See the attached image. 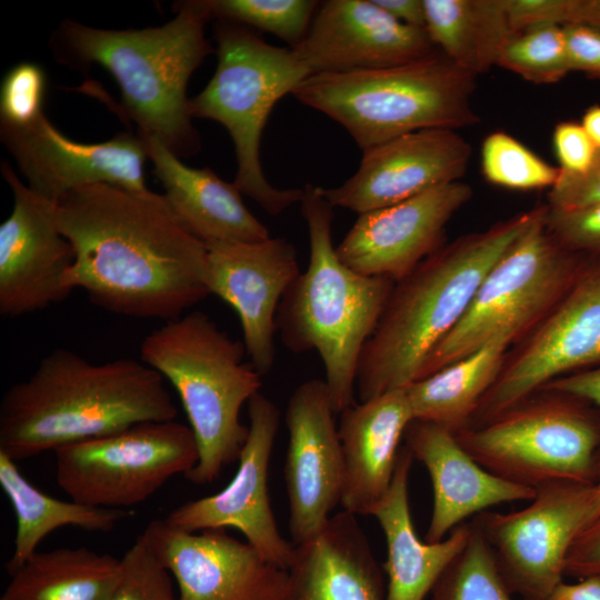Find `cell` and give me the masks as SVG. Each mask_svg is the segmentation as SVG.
<instances>
[{
    "mask_svg": "<svg viewBox=\"0 0 600 600\" xmlns=\"http://www.w3.org/2000/svg\"><path fill=\"white\" fill-rule=\"evenodd\" d=\"M553 146L560 170L574 176L584 173L598 152L581 123L572 121L560 122L556 126Z\"/></svg>",
    "mask_w": 600,
    "mask_h": 600,
    "instance_id": "cell-41",
    "label": "cell"
},
{
    "mask_svg": "<svg viewBox=\"0 0 600 600\" xmlns=\"http://www.w3.org/2000/svg\"><path fill=\"white\" fill-rule=\"evenodd\" d=\"M212 20L206 0L182 1L161 27L104 30L66 20L51 38L56 59L70 68L107 69L121 91L122 116L138 134L160 140L176 156L201 148L187 98L188 81L212 52L204 27Z\"/></svg>",
    "mask_w": 600,
    "mask_h": 600,
    "instance_id": "cell-3",
    "label": "cell"
},
{
    "mask_svg": "<svg viewBox=\"0 0 600 600\" xmlns=\"http://www.w3.org/2000/svg\"><path fill=\"white\" fill-rule=\"evenodd\" d=\"M142 536L171 572L180 600H283L288 570L226 529L184 532L152 520Z\"/></svg>",
    "mask_w": 600,
    "mask_h": 600,
    "instance_id": "cell-17",
    "label": "cell"
},
{
    "mask_svg": "<svg viewBox=\"0 0 600 600\" xmlns=\"http://www.w3.org/2000/svg\"><path fill=\"white\" fill-rule=\"evenodd\" d=\"M0 137L28 187L52 202L92 183L149 191L143 177L148 156L139 136L120 132L104 142L81 143L63 136L42 113L23 127L0 123Z\"/></svg>",
    "mask_w": 600,
    "mask_h": 600,
    "instance_id": "cell-18",
    "label": "cell"
},
{
    "mask_svg": "<svg viewBox=\"0 0 600 600\" xmlns=\"http://www.w3.org/2000/svg\"><path fill=\"white\" fill-rule=\"evenodd\" d=\"M564 573L578 580L600 578V514L574 539L566 560Z\"/></svg>",
    "mask_w": 600,
    "mask_h": 600,
    "instance_id": "cell-42",
    "label": "cell"
},
{
    "mask_svg": "<svg viewBox=\"0 0 600 600\" xmlns=\"http://www.w3.org/2000/svg\"><path fill=\"white\" fill-rule=\"evenodd\" d=\"M217 68L206 88L189 100L192 118L221 123L236 152L233 184L271 216L301 202L303 189H278L264 177L260 140L279 99L311 76L292 48L267 43L246 26L219 20L214 27Z\"/></svg>",
    "mask_w": 600,
    "mask_h": 600,
    "instance_id": "cell-8",
    "label": "cell"
},
{
    "mask_svg": "<svg viewBox=\"0 0 600 600\" xmlns=\"http://www.w3.org/2000/svg\"><path fill=\"white\" fill-rule=\"evenodd\" d=\"M249 434L232 480L219 492L184 502L163 520L179 531L233 528L260 554L289 570L296 546L280 532L268 491V471L279 428V410L258 392L248 401Z\"/></svg>",
    "mask_w": 600,
    "mask_h": 600,
    "instance_id": "cell-14",
    "label": "cell"
},
{
    "mask_svg": "<svg viewBox=\"0 0 600 600\" xmlns=\"http://www.w3.org/2000/svg\"><path fill=\"white\" fill-rule=\"evenodd\" d=\"M600 203V150L590 168L582 174L560 170L557 182L548 193V209L570 211Z\"/></svg>",
    "mask_w": 600,
    "mask_h": 600,
    "instance_id": "cell-40",
    "label": "cell"
},
{
    "mask_svg": "<svg viewBox=\"0 0 600 600\" xmlns=\"http://www.w3.org/2000/svg\"><path fill=\"white\" fill-rule=\"evenodd\" d=\"M541 207L459 238L396 282L359 360L360 401L420 378L432 350L467 312L484 277Z\"/></svg>",
    "mask_w": 600,
    "mask_h": 600,
    "instance_id": "cell-4",
    "label": "cell"
},
{
    "mask_svg": "<svg viewBox=\"0 0 600 600\" xmlns=\"http://www.w3.org/2000/svg\"><path fill=\"white\" fill-rule=\"evenodd\" d=\"M517 19L523 28L579 24L600 30V0H521Z\"/></svg>",
    "mask_w": 600,
    "mask_h": 600,
    "instance_id": "cell-38",
    "label": "cell"
},
{
    "mask_svg": "<svg viewBox=\"0 0 600 600\" xmlns=\"http://www.w3.org/2000/svg\"><path fill=\"white\" fill-rule=\"evenodd\" d=\"M46 90L43 69L33 62L13 66L3 77L0 89V123L23 127L42 112Z\"/></svg>",
    "mask_w": 600,
    "mask_h": 600,
    "instance_id": "cell-37",
    "label": "cell"
},
{
    "mask_svg": "<svg viewBox=\"0 0 600 600\" xmlns=\"http://www.w3.org/2000/svg\"><path fill=\"white\" fill-rule=\"evenodd\" d=\"M546 600H600V578L589 577L574 583L562 581Z\"/></svg>",
    "mask_w": 600,
    "mask_h": 600,
    "instance_id": "cell-46",
    "label": "cell"
},
{
    "mask_svg": "<svg viewBox=\"0 0 600 600\" xmlns=\"http://www.w3.org/2000/svg\"><path fill=\"white\" fill-rule=\"evenodd\" d=\"M283 600H386L387 587L354 514H332L322 530L296 546Z\"/></svg>",
    "mask_w": 600,
    "mask_h": 600,
    "instance_id": "cell-25",
    "label": "cell"
},
{
    "mask_svg": "<svg viewBox=\"0 0 600 600\" xmlns=\"http://www.w3.org/2000/svg\"><path fill=\"white\" fill-rule=\"evenodd\" d=\"M0 486L17 519L13 550L6 563L9 574L37 552L41 541L56 529L70 526L108 533L130 516L128 510L97 508L46 494L26 479L16 461L1 452Z\"/></svg>",
    "mask_w": 600,
    "mask_h": 600,
    "instance_id": "cell-31",
    "label": "cell"
},
{
    "mask_svg": "<svg viewBox=\"0 0 600 600\" xmlns=\"http://www.w3.org/2000/svg\"><path fill=\"white\" fill-rule=\"evenodd\" d=\"M138 136L144 142L170 208L204 244L258 242L270 237L264 224L244 206L233 182L223 181L209 168L186 166L154 137Z\"/></svg>",
    "mask_w": 600,
    "mask_h": 600,
    "instance_id": "cell-26",
    "label": "cell"
},
{
    "mask_svg": "<svg viewBox=\"0 0 600 600\" xmlns=\"http://www.w3.org/2000/svg\"><path fill=\"white\" fill-rule=\"evenodd\" d=\"M292 49L311 74L389 68L437 50L426 29L398 21L373 0L322 1Z\"/></svg>",
    "mask_w": 600,
    "mask_h": 600,
    "instance_id": "cell-22",
    "label": "cell"
},
{
    "mask_svg": "<svg viewBox=\"0 0 600 600\" xmlns=\"http://www.w3.org/2000/svg\"><path fill=\"white\" fill-rule=\"evenodd\" d=\"M581 126L596 148L600 150V106H593L584 112Z\"/></svg>",
    "mask_w": 600,
    "mask_h": 600,
    "instance_id": "cell-47",
    "label": "cell"
},
{
    "mask_svg": "<svg viewBox=\"0 0 600 600\" xmlns=\"http://www.w3.org/2000/svg\"><path fill=\"white\" fill-rule=\"evenodd\" d=\"M536 490L523 509L473 518L507 589L523 600H546L563 581L569 550L590 519L596 483L557 481Z\"/></svg>",
    "mask_w": 600,
    "mask_h": 600,
    "instance_id": "cell-12",
    "label": "cell"
},
{
    "mask_svg": "<svg viewBox=\"0 0 600 600\" xmlns=\"http://www.w3.org/2000/svg\"><path fill=\"white\" fill-rule=\"evenodd\" d=\"M413 457L401 447L389 492L372 517L387 544L386 600H424L451 560L464 547L471 523H461L439 542L421 541L409 504V473Z\"/></svg>",
    "mask_w": 600,
    "mask_h": 600,
    "instance_id": "cell-27",
    "label": "cell"
},
{
    "mask_svg": "<svg viewBox=\"0 0 600 600\" xmlns=\"http://www.w3.org/2000/svg\"><path fill=\"white\" fill-rule=\"evenodd\" d=\"M300 203L309 233V266L284 293L276 329L292 352H318L334 411L340 413L354 403L361 352L396 282L360 274L342 263L331 238L334 207L321 187L306 184Z\"/></svg>",
    "mask_w": 600,
    "mask_h": 600,
    "instance_id": "cell-5",
    "label": "cell"
},
{
    "mask_svg": "<svg viewBox=\"0 0 600 600\" xmlns=\"http://www.w3.org/2000/svg\"><path fill=\"white\" fill-rule=\"evenodd\" d=\"M177 414L163 377L141 360L92 363L58 348L3 393L0 452L17 462Z\"/></svg>",
    "mask_w": 600,
    "mask_h": 600,
    "instance_id": "cell-2",
    "label": "cell"
},
{
    "mask_svg": "<svg viewBox=\"0 0 600 600\" xmlns=\"http://www.w3.org/2000/svg\"><path fill=\"white\" fill-rule=\"evenodd\" d=\"M206 246L209 292L234 309L250 363L261 376L266 374L276 358L279 304L301 273L296 249L281 237Z\"/></svg>",
    "mask_w": 600,
    "mask_h": 600,
    "instance_id": "cell-19",
    "label": "cell"
},
{
    "mask_svg": "<svg viewBox=\"0 0 600 600\" xmlns=\"http://www.w3.org/2000/svg\"><path fill=\"white\" fill-rule=\"evenodd\" d=\"M54 214L74 252L70 287L102 309L167 322L210 294L207 246L163 194L86 184L67 192Z\"/></svg>",
    "mask_w": 600,
    "mask_h": 600,
    "instance_id": "cell-1",
    "label": "cell"
},
{
    "mask_svg": "<svg viewBox=\"0 0 600 600\" xmlns=\"http://www.w3.org/2000/svg\"><path fill=\"white\" fill-rule=\"evenodd\" d=\"M599 514H600V479L596 483L594 497H593V501H592V508H591V514H590L589 522L591 520H593Z\"/></svg>",
    "mask_w": 600,
    "mask_h": 600,
    "instance_id": "cell-48",
    "label": "cell"
},
{
    "mask_svg": "<svg viewBox=\"0 0 600 600\" xmlns=\"http://www.w3.org/2000/svg\"><path fill=\"white\" fill-rule=\"evenodd\" d=\"M423 6L433 46L476 77L497 66L516 33L507 0H423Z\"/></svg>",
    "mask_w": 600,
    "mask_h": 600,
    "instance_id": "cell-30",
    "label": "cell"
},
{
    "mask_svg": "<svg viewBox=\"0 0 600 600\" xmlns=\"http://www.w3.org/2000/svg\"><path fill=\"white\" fill-rule=\"evenodd\" d=\"M121 559V574L110 600H180L173 577L139 534Z\"/></svg>",
    "mask_w": 600,
    "mask_h": 600,
    "instance_id": "cell-36",
    "label": "cell"
},
{
    "mask_svg": "<svg viewBox=\"0 0 600 600\" xmlns=\"http://www.w3.org/2000/svg\"><path fill=\"white\" fill-rule=\"evenodd\" d=\"M562 28L570 70L600 79V30L579 24Z\"/></svg>",
    "mask_w": 600,
    "mask_h": 600,
    "instance_id": "cell-43",
    "label": "cell"
},
{
    "mask_svg": "<svg viewBox=\"0 0 600 600\" xmlns=\"http://www.w3.org/2000/svg\"><path fill=\"white\" fill-rule=\"evenodd\" d=\"M377 6L398 21L426 29L423 0H373Z\"/></svg>",
    "mask_w": 600,
    "mask_h": 600,
    "instance_id": "cell-45",
    "label": "cell"
},
{
    "mask_svg": "<svg viewBox=\"0 0 600 600\" xmlns=\"http://www.w3.org/2000/svg\"><path fill=\"white\" fill-rule=\"evenodd\" d=\"M546 227L566 249L582 254H600V203L570 211L547 207Z\"/></svg>",
    "mask_w": 600,
    "mask_h": 600,
    "instance_id": "cell-39",
    "label": "cell"
},
{
    "mask_svg": "<svg viewBox=\"0 0 600 600\" xmlns=\"http://www.w3.org/2000/svg\"><path fill=\"white\" fill-rule=\"evenodd\" d=\"M542 389L577 396L600 409V364L558 378Z\"/></svg>",
    "mask_w": 600,
    "mask_h": 600,
    "instance_id": "cell-44",
    "label": "cell"
},
{
    "mask_svg": "<svg viewBox=\"0 0 600 600\" xmlns=\"http://www.w3.org/2000/svg\"><path fill=\"white\" fill-rule=\"evenodd\" d=\"M471 196L467 183L456 181L360 213L337 254L360 274L398 282L440 248L447 223Z\"/></svg>",
    "mask_w": 600,
    "mask_h": 600,
    "instance_id": "cell-20",
    "label": "cell"
},
{
    "mask_svg": "<svg viewBox=\"0 0 600 600\" xmlns=\"http://www.w3.org/2000/svg\"><path fill=\"white\" fill-rule=\"evenodd\" d=\"M481 168L490 183L514 190L551 188L560 168L553 167L512 136L496 131L481 148Z\"/></svg>",
    "mask_w": 600,
    "mask_h": 600,
    "instance_id": "cell-35",
    "label": "cell"
},
{
    "mask_svg": "<svg viewBox=\"0 0 600 600\" xmlns=\"http://www.w3.org/2000/svg\"><path fill=\"white\" fill-rule=\"evenodd\" d=\"M454 434L481 467L512 483L537 489L600 479V409L573 394L541 389Z\"/></svg>",
    "mask_w": 600,
    "mask_h": 600,
    "instance_id": "cell-9",
    "label": "cell"
},
{
    "mask_svg": "<svg viewBox=\"0 0 600 600\" xmlns=\"http://www.w3.org/2000/svg\"><path fill=\"white\" fill-rule=\"evenodd\" d=\"M244 354L243 342L201 311L167 321L141 342L140 360L174 388L194 434L199 460L184 476L192 483L213 482L247 441L240 410L262 382Z\"/></svg>",
    "mask_w": 600,
    "mask_h": 600,
    "instance_id": "cell-6",
    "label": "cell"
},
{
    "mask_svg": "<svg viewBox=\"0 0 600 600\" xmlns=\"http://www.w3.org/2000/svg\"><path fill=\"white\" fill-rule=\"evenodd\" d=\"M121 559L87 547L37 551L17 570L0 600H110Z\"/></svg>",
    "mask_w": 600,
    "mask_h": 600,
    "instance_id": "cell-29",
    "label": "cell"
},
{
    "mask_svg": "<svg viewBox=\"0 0 600 600\" xmlns=\"http://www.w3.org/2000/svg\"><path fill=\"white\" fill-rule=\"evenodd\" d=\"M508 336L491 339L470 354L406 387L413 420L431 422L452 433L467 428L479 402L503 367Z\"/></svg>",
    "mask_w": 600,
    "mask_h": 600,
    "instance_id": "cell-28",
    "label": "cell"
},
{
    "mask_svg": "<svg viewBox=\"0 0 600 600\" xmlns=\"http://www.w3.org/2000/svg\"><path fill=\"white\" fill-rule=\"evenodd\" d=\"M53 453L57 483L71 500L122 510L144 502L173 476H186L199 460L191 428L176 420L137 423Z\"/></svg>",
    "mask_w": 600,
    "mask_h": 600,
    "instance_id": "cell-11",
    "label": "cell"
},
{
    "mask_svg": "<svg viewBox=\"0 0 600 600\" xmlns=\"http://www.w3.org/2000/svg\"><path fill=\"white\" fill-rule=\"evenodd\" d=\"M334 414L321 379L299 384L287 403L284 481L294 546L318 534L341 501L343 460Z\"/></svg>",
    "mask_w": 600,
    "mask_h": 600,
    "instance_id": "cell-16",
    "label": "cell"
},
{
    "mask_svg": "<svg viewBox=\"0 0 600 600\" xmlns=\"http://www.w3.org/2000/svg\"><path fill=\"white\" fill-rule=\"evenodd\" d=\"M599 364L600 254H588L566 294L503 364L468 427L490 421L558 378Z\"/></svg>",
    "mask_w": 600,
    "mask_h": 600,
    "instance_id": "cell-13",
    "label": "cell"
},
{
    "mask_svg": "<svg viewBox=\"0 0 600 600\" xmlns=\"http://www.w3.org/2000/svg\"><path fill=\"white\" fill-rule=\"evenodd\" d=\"M476 78L437 49L400 66L311 74L292 94L340 123L363 152L407 133L478 123Z\"/></svg>",
    "mask_w": 600,
    "mask_h": 600,
    "instance_id": "cell-7",
    "label": "cell"
},
{
    "mask_svg": "<svg viewBox=\"0 0 600 600\" xmlns=\"http://www.w3.org/2000/svg\"><path fill=\"white\" fill-rule=\"evenodd\" d=\"M1 173L13 207L0 226V314L16 318L70 296L74 252L58 228L56 202L22 183L8 161L1 163Z\"/></svg>",
    "mask_w": 600,
    "mask_h": 600,
    "instance_id": "cell-15",
    "label": "cell"
},
{
    "mask_svg": "<svg viewBox=\"0 0 600 600\" xmlns=\"http://www.w3.org/2000/svg\"><path fill=\"white\" fill-rule=\"evenodd\" d=\"M546 212L547 206H541L534 220L493 264L462 319L428 357L419 379L496 337L516 340L541 322L566 294L588 254L558 243L547 230Z\"/></svg>",
    "mask_w": 600,
    "mask_h": 600,
    "instance_id": "cell-10",
    "label": "cell"
},
{
    "mask_svg": "<svg viewBox=\"0 0 600 600\" xmlns=\"http://www.w3.org/2000/svg\"><path fill=\"white\" fill-rule=\"evenodd\" d=\"M343 460L340 504L354 516H372L390 490L400 441L413 420L406 388L353 403L340 412Z\"/></svg>",
    "mask_w": 600,
    "mask_h": 600,
    "instance_id": "cell-24",
    "label": "cell"
},
{
    "mask_svg": "<svg viewBox=\"0 0 600 600\" xmlns=\"http://www.w3.org/2000/svg\"><path fill=\"white\" fill-rule=\"evenodd\" d=\"M471 152L452 129L407 133L363 151L356 173L322 193L333 207L359 214L384 208L460 181Z\"/></svg>",
    "mask_w": 600,
    "mask_h": 600,
    "instance_id": "cell-21",
    "label": "cell"
},
{
    "mask_svg": "<svg viewBox=\"0 0 600 600\" xmlns=\"http://www.w3.org/2000/svg\"><path fill=\"white\" fill-rule=\"evenodd\" d=\"M206 4L211 19L273 33L290 48L303 40L319 6L313 0H206Z\"/></svg>",
    "mask_w": 600,
    "mask_h": 600,
    "instance_id": "cell-34",
    "label": "cell"
},
{
    "mask_svg": "<svg viewBox=\"0 0 600 600\" xmlns=\"http://www.w3.org/2000/svg\"><path fill=\"white\" fill-rule=\"evenodd\" d=\"M439 577L430 600H512L479 527Z\"/></svg>",
    "mask_w": 600,
    "mask_h": 600,
    "instance_id": "cell-32",
    "label": "cell"
},
{
    "mask_svg": "<svg viewBox=\"0 0 600 600\" xmlns=\"http://www.w3.org/2000/svg\"><path fill=\"white\" fill-rule=\"evenodd\" d=\"M497 66L536 84L560 81L571 72L563 28L539 24L516 32Z\"/></svg>",
    "mask_w": 600,
    "mask_h": 600,
    "instance_id": "cell-33",
    "label": "cell"
},
{
    "mask_svg": "<svg viewBox=\"0 0 600 600\" xmlns=\"http://www.w3.org/2000/svg\"><path fill=\"white\" fill-rule=\"evenodd\" d=\"M406 447L431 480L433 503L427 542H439L473 514L503 502L532 500L536 489L509 482L481 467L454 433L431 422L412 420Z\"/></svg>",
    "mask_w": 600,
    "mask_h": 600,
    "instance_id": "cell-23",
    "label": "cell"
}]
</instances>
